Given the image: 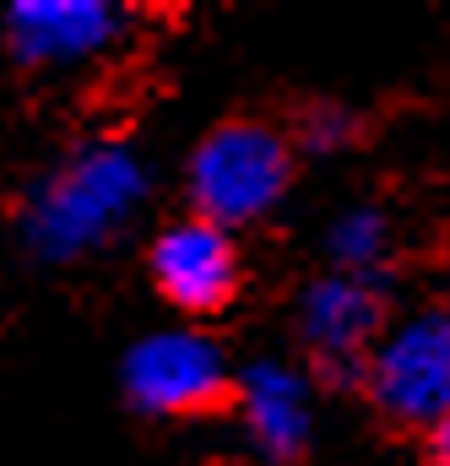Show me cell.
Masks as SVG:
<instances>
[{
    "instance_id": "1",
    "label": "cell",
    "mask_w": 450,
    "mask_h": 466,
    "mask_svg": "<svg viewBox=\"0 0 450 466\" xmlns=\"http://www.w3.org/2000/svg\"><path fill=\"white\" fill-rule=\"evenodd\" d=\"M152 201V163L119 141L93 136L55 157L16 201V238L44 266H71L109 249Z\"/></svg>"
},
{
    "instance_id": "2",
    "label": "cell",
    "mask_w": 450,
    "mask_h": 466,
    "mask_svg": "<svg viewBox=\"0 0 450 466\" xmlns=\"http://www.w3.org/2000/svg\"><path fill=\"white\" fill-rule=\"evenodd\" d=\"M299 179V147L271 119H223L185 157L190 212L228 233L261 228L282 212Z\"/></svg>"
},
{
    "instance_id": "3",
    "label": "cell",
    "mask_w": 450,
    "mask_h": 466,
    "mask_svg": "<svg viewBox=\"0 0 450 466\" xmlns=\"http://www.w3.org/2000/svg\"><path fill=\"white\" fill-rule=\"evenodd\" d=\"M358 390L391 429L407 434H429L440 418H450V304L391 315Z\"/></svg>"
},
{
    "instance_id": "4",
    "label": "cell",
    "mask_w": 450,
    "mask_h": 466,
    "mask_svg": "<svg viewBox=\"0 0 450 466\" xmlns=\"http://www.w3.org/2000/svg\"><path fill=\"white\" fill-rule=\"evenodd\" d=\"M233 385H239V369L228 363L218 337H207L201 326L147 331L119 363L125 401L152 423L212 418L233 407Z\"/></svg>"
},
{
    "instance_id": "5",
    "label": "cell",
    "mask_w": 450,
    "mask_h": 466,
    "mask_svg": "<svg viewBox=\"0 0 450 466\" xmlns=\"http://www.w3.org/2000/svg\"><path fill=\"white\" fill-rule=\"evenodd\" d=\"M136 33V11L119 0H11L0 11L5 55L33 76L104 66Z\"/></svg>"
},
{
    "instance_id": "6",
    "label": "cell",
    "mask_w": 450,
    "mask_h": 466,
    "mask_svg": "<svg viewBox=\"0 0 450 466\" xmlns=\"http://www.w3.org/2000/svg\"><path fill=\"white\" fill-rule=\"evenodd\" d=\"M299 342L310 352V374L315 385H363V363L374 342L391 326V299H385V277H347V271H321L293 309Z\"/></svg>"
},
{
    "instance_id": "7",
    "label": "cell",
    "mask_w": 450,
    "mask_h": 466,
    "mask_svg": "<svg viewBox=\"0 0 450 466\" xmlns=\"http://www.w3.org/2000/svg\"><path fill=\"white\" fill-rule=\"evenodd\" d=\"M147 277L163 304L185 320H212L244 288V249L239 233L218 228L207 218H174L147 244Z\"/></svg>"
},
{
    "instance_id": "8",
    "label": "cell",
    "mask_w": 450,
    "mask_h": 466,
    "mask_svg": "<svg viewBox=\"0 0 450 466\" xmlns=\"http://www.w3.org/2000/svg\"><path fill=\"white\" fill-rule=\"evenodd\" d=\"M239 445L261 466H299L315 451V374L288 358H255L233 385Z\"/></svg>"
},
{
    "instance_id": "9",
    "label": "cell",
    "mask_w": 450,
    "mask_h": 466,
    "mask_svg": "<svg viewBox=\"0 0 450 466\" xmlns=\"http://www.w3.org/2000/svg\"><path fill=\"white\" fill-rule=\"evenodd\" d=\"M391 244H396V233H391L385 207H369V201L342 207L321 233L326 271H347V277H385Z\"/></svg>"
},
{
    "instance_id": "10",
    "label": "cell",
    "mask_w": 450,
    "mask_h": 466,
    "mask_svg": "<svg viewBox=\"0 0 450 466\" xmlns=\"http://www.w3.org/2000/svg\"><path fill=\"white\" fill-rule=\"evenodd\" d=\"M363 130H369V119H363V109H353L347 98H310V104H299V115L288 125L293 147L310 152V157H342V152H353L363 141Z\"/></svg>"
},
{
    "instance_id": "11",
    "label": "cell",
    "mask_w": 450,
    "mask_h": 466,
    "mask_svg": "<svg viewBox=\"0 0 450 466\" xmlns=\"http://www.w3.org/2000/svg\"><path fill=\"white\" fill-rule=\"evenodd\" d=\"M424 466H450V418H440L424 434Z\"/></svg>"
}]
</instances>
